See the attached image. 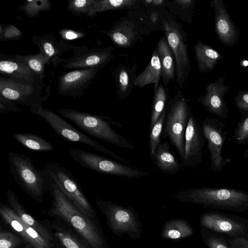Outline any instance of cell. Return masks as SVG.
Segmentation results:
<instances>
[{"label": "cell", "instance_id": "obj_21", "mask_svg": "<svg viewBox=\"0 0 248 248\" xmlns=\"http://www.w3.org/2000/svg\"><path fill=\"white\" fill-rule=\"evenodd\" d=\"M0 73L12 79L28 83H34L39 78L14 55H0Z\"/></svg>", "mask_w": 248, "mask_h": 248}, {"label": "cell", "instance_id": "obj_36", "mask_svg": "<svg viewBox=\"0 0 248 248\" xmlns=\"http://www.w3.org/2000/svg\"><path fill=\"white\" fill-rule=\"evenodd\" d=\"M165 115L166 108L164 110L153 127L149 130V153L151 159L155 155L156 148L160 143V136L164 125Z\"/></svg>", "mask_w": 248, "mask_h": 248}, {"label": "cell", "instance_id": "obj_5", "mask_svg": "<svg viewBox=\"0 0 248 248\" xmlns=\"http://www.w3.org/2000/svg\"><path fill=\"white\" fill-rule=\"evenodd\" d=\"M164 135L174 145L182 160L184 155L186 128L191 113L188 100L177 91L166 106Z\"/></svg>", "mask_w": 248, "mask_h": 248}, {"label": "cell", "instance_id": "obj_34", "mask_svg": "<svg viewBox=\"0 0 248 248\" xmlns=\"http://www.w3.org/2000/svg\"><path fill=\"white\" fill-rule=\"evenodd\" d=\"M55 237L65 248H92L83 239L76 236L75 234L56 227Z\"/></svg>", "mask_w": 248, "mask_h": 248}, {"label": "cell", "instance_id": "obj_10", "mask_svg": "<svg viewBox=\"0 0 248 248\" xmlns=\"http://www.w3.org/2000/svg\"><path fill=\"white\" fill-rule=\"evenodd\" d=\"M201 126L210 153L211 170L214 173L219 172L232 161L222 154L227 134L224 129L226 124L222 119L215 117L203 120Z\"/></svg>", "mask_w": 248, "mask_h": 248}, {"label": "cell", "instance_id": "obj_44", "mask_svg": "<svg viewBox=\"0 0 248 248\" xmlns=\"http://www.w3.org/2000/svg\"><path fill=\"white\" fill-rule=\"evenodd\" d=\"M207 245L209 248H230L223 239L216 236L210 237Z\"/></svg>", "mask_w": 248, "mask_h": 248}, {"label": "cell", "instance_id": "obj_37", "mask_svg": "<svg viewBox=\"0 0 248 248\" xmlns=\"http://www.w3.org/2000/svg\"><path fill=\"white\" fill-rule=\"evenodd\" d=\"M96 0H69L67 11L78 16H87Z\"/></svg>", "mask_w": 248, "mask_h": 248}, {"label": "cell", "instance_id": "obj_33", "mask_svg": "<svg viewBox=\"0 0 248 248\" xmlns=\"http://www.w3.org/2000/svg\"><path fill=\"white\" fill-rule=\"evenodd\" d=\"M162 84L159 85L154 96L151 108V114L149 130L157 122L161 114L165 109L167 99V90Z\"/></svg>", "mask_w": 248, "mask_h": 248}, {"label": "cell", "instance_id": "obj_8", "mask_svg": "<svg viewBox=\"0 0 248 248\" xmlns=\"http://www.w3.org/2000/svg\"><path fill=\"white\" fill-rule=\"evenodd\" d=\"M165 36L175 61L176 82L181 87L187 79L191 71L186 34L173 17L165 15L162 20Z\"/></svg>", "mask_w": 248, "mask_h": 248}, {"label": "cell", "instance_id": "obj_12", "mask_svg": "<svg viewBox=\"0 0 248 248\" xmlns=\"http://www.w3.org/2000/svg\"><path fill=\"white\" fill-rule=\"evenodd\" d=\"M112 46L103 48L77 46L73 55L62 64L64 69L89 68L105 67L113 58Z\"/></svg>", "mask_w": 248, "mask_h": 248}, {"label": "cell", "instance_id": "obj_7", "mask_svg": "<svg viewBox=\"0 0 248 248\" xmlns=\"http://www.w3.org/2000/svg\"><path fill=\"white\" fill-rule=\"evenodd\" d=\"M69 154L72 159L80 166L98 173L128 178H140L149 175L148 171L141 170L134 165L121 163L94 153L71 148Z\"/></svg>", "mask_w": 248, "mask_h": 248}, {"label": "cell", "instance_id": "obj_1", "mask_svg": "<svg viewBox=\"0 0 248 248\" xmlns=\"http://www.w3.org/2000/svg\"><path fill=\"white\" fill-rule=\"evenodd\" d=\"M49 180L53 198L51 213L66 221L92 248H103L102 236L92 218L81 213L60 187Z\"/></svg>", "mask_w": 248, "mask_h": 248}, {"label": "cell", "instance_id": "obj_39", "mask_svg": "<svg viewBox=\"0 0 248 248\" xmlns=\"http://www.w3.org/2000/svg\"><path fill=\"white\" fill-rule=\"evenodd\" d=\"M233 138L237 144L243 145L248 142V115L240 119L234 129Z\"/></svg>", "mask_w": 248, "mask_h": 248}, {"label": "cell", "instance_id": "obj_29", "mask_svg": "<svg viewBox=\"0 0 248 248\" xmlns=\"http://www.w3.org/2000/svg\"><path fill=\"white\" fill-rule=\"evenodd\" d=\"M13 138L28 150L50 152L54 150L52 144L43 138L31 133H15Z\"/></svg>", "mask_w": 248, "mask_h": 248}, {"label": "cell", "instance_id": "obj_20", "mask_svg": "<svg viewBox=\"0 0 248 248\" xmlns=\"http://www.w3.org/2000/svg\"><path fill=\"white\" fill-rule=\"evenodd\" d=\"M201 222L210 230L232 236L243 234L247 230L243 224L216 212L203 214Z\"/></svg>", "mask_w": 248, "mask_h": 248}, {"label": "cell", "instance_id": "obj_43", "mask_svg": "<svg viewBox=\"0 0 248 248\" xmlns=\"http://www.w3.org/2000/svg\"><path fill=\"white\" fill-rule=\"evenodd\" d=\"M59 32L62 38L65 40L79 39L86 35L82 31L67 29H61Z\"/></svg>", "mask_w": 248, "mask_h": 248}, {"label": "cell", "instance_id": "obj_17", "mask_svg": "<svg viewBox=\"0 0 248 248\" xmlns=\"http://www.w3.org/2000/svg\"><path fill=\"white\" fill-rule=\"evenodd\" d=\"M0 215L4 222L27 243L37 248H52V246L26 223L9 206L0 204Z\"/></svg>", "mask_w": 248, "mask_h": 248}, {"label": "cell", "instance_id": "obj_45", "mask_svg": "<svg viewBox=\"0 0 248 248\" xmlns=\"http://www.w3.org/2000/svg\"><path fill=\"white\" fill-rule=\"evenodd\" d=\"M230 248H248V239L242 237L230 240Z\"/></svg>", "mask_w": 248, "mask_h": 248}, {"label": "cell", "instance_id": "obj_26", "mask_svg": "<svg viewBox=\"0 0 248 248\" xmlns=\"http://www.w3.org/2000/svg\"><path fill=\"white\" fill-rule=\"evenodd\" d=\"M136 64L131 67L125 64L118 65L112 73L118 97L124 99L131 93L137 77Z\"/></svg>", "mask_w": 248, "mask_h": 248}, {"label": "cell", "instance_id": "obj_30", "mask_svg": "<svg viewBox=\"0 0 248 248\" xmlns=\"http://www.w3.org/2000/svg\"><path fill=\"white\" fill-rule=\"evenodd\" d=\"M14 56L27 66L36 77L41 79L45 77V65L51 62L48 58L43 53L39 52L35 54Z\"/></svg>", "mask_w": 248, "mask_h": 248}, {"label": "cell", "instance_id": "obj_41", "mask_svg": "<svg viewBox=\"0 0 248 248\" xmlns=\"http://www.w3.org/2000/svg\"><path fill=\"white\" fill-rule=\"evenodd\" d=\"M234 104L242 119L248 115V91L238 92L234 98Z\"/></svg>", "mask_w": 248, "mask_h": 248}, {"label": "cell", "instance_id": "obj_32", "mask_svg": "<svg viewBox=\"0 0 248 248\" xmlns=\"http://www.w3.org/2000/svg\"><path fill=\"white\" fill-rule=\"evenodd\" d=\"M137 2L136 0H96L87 16L93 17L98 13L111 10L130 9Z\"/></svg>", "mask_w": 248, "mask_h": 248}, {"label": "cell", "instance_id": "obj_2", "mask_svg": "<svg viewBox=\"0 0 248 248\" xmlns=\"http://www.w3.org/2000/svg\"><path fill=\"white\" fill-rule=\"evenodd\" d=\"M184 202L234 212L248 210V192L230 187H195L176 193Z\"/></svg>", "mask_w": 248, "mask_h": 248}, {"label": "cell", "instance_id": "obj_27", "mask_svg": "<svg viewBox=\"0 0 248 248\" xmlns=\"http://www.w3.org/2000/svg\"><path fill=\"white\" fill-rule=\"evenodd\" d=\"M156 52L161 67V78L165 86L174 80L175 69L174 56L166 37H162L158 42Z\"/></svg>", "mask_w": 248, "mask_h": 248}, {"label": "cell", "instance_id": "obj_47", "mask_svg": "<svg viewBox=\"0 0 248 248\" xmlns=\"http://www.w3.org/2000/svg\"><path fill=\"white\" fill-rule=\"evenodd\" d=\"M165 2L164 0H153L152 4L156 6H160Z\"/></svg>", "mask_w": 248, "mask_h": 248}, {"label": "cell", "instance_id": "obj_50", "mask_svg": "<svg viewBox=\"0 0 248 248\" xmlns=\"http://www.w3.org/2000/svg\"></svg>", "mask_w": 248, "mask_h": 248}, {"label": "cell", "instance_id": "obj_13", "mask_svg": "<svg viewBox=\"0 0 248 248\" xmlns=\"http://www.w3.org/2000/svg\"><path fill=\"white\" fill-rule=\"evenodd\" d=\"M100 69L99 68H82L64 73L58 78L59 94L73 98L82 96Z\"/></svg>", "mask_w": 248, "mask_h": 248}, {"label": "cell", "instance_id": "obj_16", "mask_svg": "<svg viewBox=\"0 0 248 248\" xmlns=\"http://www.w3.org/2000/svg\"><path fill=\"white\" fill-rule=\"evenodd\" d=\"M98 207L105 211L111 229L117 232H138L137 223L129 209L110 202L96 199Z\"/></svg>", "mask_w": 248, "mask_h": 248}, {"label": "cell", "instance_id": "obj_14", "mask_svg": "<svg viewBox=\"0 0 248 248\" xmlns=\"http://www.w3.org/2000/svg\"><path fill=\"white\" fill-rule=\"evenodd\" d=\"M205 140L202 126L191 113L185 133L183 165L195 167L202 162Z\"/></svg>", "mask_w": 248, "mask_h": 248}, {"label": "cell", "instance_id": "obj_49", "mask_svg": "<svg viewBox=\"0 0 248 248\" xmlns=\"http://www.w3.org/2000/svg\"><path fill=\"white\" fill-rule=\"evenodd\" d=\"M153 0H144V2L146 3V4H152Z\"/></svg>", "mask_w": 248, "mask_h": 248}, {"label": "cell", "instance_id": "obj_11", "mask_svg": "<svg viewBox=\"0 0 248 248\" xmlns=\"http://www.w3.org/2000/svg\"><path fill=\"white\" fill-rule=\"evenodd\" d=\"M24 83L7 77H0V95L16 104L26 105L29 108L34 105L42 104L47 97L40 95L42 83Z\"/></svg>", "mask_w": 248, "mask_h": 248}, {"label": "cell", "instance_id": "obj_4", "mask_svg": "<svg viewBox=\"0 0 248 248\" xmlns=\"http://www.w3.org/2000/svg\"><path fill=\"white\" fill-rule=\"evenodd\" d=\"M63 117L71 121L80 129L90 135L115 145L133 149L134 145L116 132L110 124L122 125L101 115L83 112L72 108H61L57 109Z\"/></svg>", "mask_w": 248, "mask_h": 248}, {"label": "cell", "instance_id": "obj_22", "mask_svg": "<svg viewBox=\"0 0 248 248\" xmlns=\"http://www.w3.org/2000/svg\"><path fill=\"white\" fill-rule=\"evenodd\" d=\"M102 33L108 36L116 46L121 48L132 46L139 36L134 23L127 18L118 21L110 30L103 31Z\"/></svg>", "mask_w": 248, "mask_h": 248}, {"label": "cell", "instance_id": "obj_24", "mask_svg": "<svg viewBox=\"0 0 248 248\" xmlns=\"http://www.w3.org/2000/svg\"><path fill=\"white\" fill-rule=\"evenodd\" d=\"M195 58L200 73H207L212 71L218 62L224 56L211 46L199 40L193 46Z\"/></svg>", "mask_w": 248, "mask_h": 248}, {"label": "cell", "instance_id": "obj_9", "mask_svg": "<svg viewBox=\"0 0 248 248\" xmlns=\"http://www.w3.org/2000/svg\"><path fill=\"white\" fill-rule=\"evenodd\" d=\"M43 170L81 213L91 218H93V208L80 185L70 171L58 163H46Z\"/></svg>", "mask_w": 248, "mask_h": 248}, {"label": "cell", "instance_id": "obj_19", "mask_svg": "<svg viewBox=\"0 0 248 248\" xmlns=\"http://www.w3.org/2000/svg\"><path fill=\"white\" fill-rule=\"evenodd\" d=\"M31 39L34 44L38 46L40 52L43 53L49 59L54 67L64 63L66 59L61 56L63 52L77 46L62 41H58L52 34H46L42 36L33 35Z\"/></svg>", "mask_w": 248, "mask_h": 248}, {"label": "cell", "instance_id": "obj_3", "mask_svg": "<svg viewBox=\"0 0 248 248\" xmlns=\"http://www.w3.org/2000/svg\"><path fill=\"white\" fill-rule=\"evenodd\" d=\"M7 159L11 173L22 189L33 200L42 202L50 187L49 178L44 170L37 169L31 158L23 154L10 152Z\"/></svg>", "mask_w": 248, "mask_h": 248}, {"label": "cell", "instance_id": "obj_25", "mask_svg": "<svg viewBox=\"0 0 248 248\" xmlns=\"http://www.w3.org/2000/svg\"><path fill=\"white\" fill-rule=\"evenodd\" d=\"M152 160L160 170L166 173L176 174L182 167L178 159L170 151V145L167 141L159 144Z\"/></svg>", "mask_w": 248, "mask_h": 248}, {"label": "cell", "instance_id": "obj_31", "mask_svg": "<svg viewBox=\"0 0 248 248\" xmlns=\"http://www.w3.org/2000/svg\"><path fill=\"white\" fill-rule=\"evenodd\" d=\"M193 234L192 228L185 220H172L168 222L164 228L163 235L170 239L185 238Z\"/></svg>", "mask_w": 248, "mask_h": 248}, {"label": "cell", "instance_id": "obj_46", "mask_svg": "<svg viewBox=\"0 0 248 248\" xmlns=\"http://www.w3.org/2000/svg\"><path fill=\"white\" fill-rule=\"evenodd\" d=\"M150 19L153 23H155L159 17V14L157 12H153L150 14Z\"/></svg>", "mask_w": 248, "mask_h": 248}, {"label": "cell", "instance_id": "obj_35", "mask_svg": "<svg viewBox=\"0 0 248 248\" xmlns=\"http://www.w3.org/2000/svg\"><path fill=\"white\" fill-rule=\"evenodd\" d=\"M51 7L52 4L48 0H27L19 7V9L27 16L34 17L38 16L40 12L49 10Z\"/></svg>", "mask_w": 248, "mask_h": 248}, {"label": "cell", "instance_id": "obj_42", "mask_svg": "<svg viewBox=\"0 0 248 248\" xmlns=\"http://www.w3.org/2000/svg\"><path fill=\"white\" fill-rule=\"evenodd\" d=\"M7 111L19 112L20 109L16 103L0 95V112L3 113Z\"/></svg>", "mask_w": 248, "mask_h": 248}, {"label": "cell", "instance_id": "obj_6", "mask_svg": "<svg viewBox=\"0 0 248 248\" xmlns=\"http://www.w3.org/2000/svg\"><path fill=\"white\" fill-rule=\"evenodd\" d=\"M29 108L31 113L44 119L50 125L56 134L65 141L86 144L124 164L132 165L113 151L75 128L58 115L43 108L42 104L34 105Z\"/></svg>", "mask_w": 248, "mask_h": 248}, {"label": "cell", "instance_id": "obj_40", "mask_svg": "<svg viewBox=\"0 0 248 248\" xmlns=\"http://www.w3.org/2000/svg\"><path fill=\"white\" fill-rule=\"evenodd\" d=\"M22 36V32L15 26L10 24H0V41L19 40Z\"/></svg>", "mask_w": 248, "mask_h": 248}, {"label": "cell", "instance_id": "obj_23", "mask_svg": "<svg viewBox=\"0 0 248 248\" xmlns=\"http://www.w3.org/2000/svg\"><path fill=\"white\" fill-rule=\"evenodd\" d=\"M7 197L8 206L14 212L26 223L34 229L49 244L52 246L53 237L49 232L26 211L15 193L11 189H8Z\"/></svg>", "mask_w": 248, "mask_h": 248}, {"label": "cell", "instance_id": "obj_28", "mask_svg": "<svg viewBox=\"0 0 248 248\" xmlns=\"http://www.w3.org/2000/svg\"><path fill=\"white\" fill-rule=\"evenodd\" d=\"M161 78V67L156 50L155 49L151 60L145 69L135 79L134 85L143 87L149 84H154V93L159 86Z\"/></svg>", "mask_w": 248, "mask_h": 248}, {"label": "cell", "instance_id": "obj_15", "mask_svg": "<svg viewBox=\"0 0 248 248\" xmlns=\"http://www.w3.org/2000/svg\"><path fill=\"white\" fill-rule=\"evenodd\" d=\"M225 79L221 77L215 82L207 84L206 93L198 99L207 111L222 120L227 119L229 112L224 97L230 86L224 84Z\"/></svg>", "mask_w": 248, "mask_h": 248}, {"label": "cell", "instance_id": "obj_38", "mask_svg": "<svg viewBox=\"0 0 248 248\" xmlns=\"http://www.w3.org/2000/svg\"><path fill=\"white\" fill-rule=\"evenodd\" d=\"M23 243H28L22 237L6 230L0 232V248H17Z\"/></svg>", "mask_w": 248, "mask_h": 248}, {"label": "cell", "instance_id": "obj_48", "mask_svg": "<svg viewBox=\"0 0 248 248\" xmlns=\"http://www.w3.org/2000/svg\"><path fill=\"white\" fill-rule=\"evenodd\" d=\"M24 248H37L30 243H27L24 247Z\"/></svg>", "mask_w": 248, "mask_h": 248}, {"label": "cell", "instance_id": "obj_18", "mask_svg": "<svg viewBox=\"0 0 248 248\" xmlns=\"http://www.w3.org/2000/svg\"><path fill=\"white\" fill-rule=\"evenodd\" d=\"M210 5L215 14V31L220 41L232 46L239 39L240 31L232 21L222 0H212Z\"/></svg>", "mask_w": 248, "mask_h": 248}]
</instances>
